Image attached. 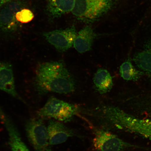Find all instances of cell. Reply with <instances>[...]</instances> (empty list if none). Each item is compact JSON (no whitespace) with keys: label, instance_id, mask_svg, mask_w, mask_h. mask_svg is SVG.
<instances>
[{"label":"cell","instance_id":"1","mask_svg":"<svg viewBox=\"0 0 151 151\" xmlns=\"http://www.w3.org/2000/svg\"><path fill=\"white\" fill-rule=\"evenodd\" d=\"M35 87L40 95L50 92L67 94L74 91L75 83L63 61L47 62L37 68Z\"/></svg>","mask_w":151,"mask_h":151},{"label":"cell","instance_id":"2","mask_svg":"<svg viewBox=\"0 0 151 151\" xmlns=\"http://www.w3.org/2000/svg\"><path fill=\"white\" fill-rule=\"evenodd\" d=\"M116 1V0H76L73 14L78 20L92 23L106 14Z\"/></svg>","mask_w":151,"mask_h":151},{"label":"cell","instance_id":"3","mask_svg":"<svg viewBox=\"0 0 151 151\" xmlns=\"http://www.w3.org/2000/svg\"><path fill=\"white\" fill-rule=\"evenodd\" d=\"M80 111L78 107L53 97L49 99L42 108L37 112V118L44 120L53 118L59 121H71Z\"/></svg>","mask_w":151,"mask_h":151},{"label":"cell","instance_id":"4","mask_svg":"<svg viewBox=\"0 0 151 151\" xmlns=\"http://www.w3.org/2000/svg\"><path fill=\"white\" fill-rule=\"evenodd\" d=\"M25 129L28 140L35 151H52L47 129L42 119H30L26 122Z\"/></svg>","mask_w":151,"mask_h":151},{"label":"cell","instance_id":"5","mask_svg":"<svg viewBox=\"0 0 151 151\" xmlns=\"http://www.w3.org/2000/svg\"><path fill=\"white\" fill-rule=\"evenodd\" d=\"M93 142L97 151H122L127 148L137 147L103 129L96 131Z\"/></svg>","mask_w":151,"mask_h":151},{"label":"cell","instance_id":"6","mask_svg":"<svg viewBox=\"0 0 151 151\" xmlns=\"http://www.w3.org/2000/svg\"><path fill=\"white\" fill-rule=\"evenodd\" d=\"M77 35L74 26L65 29L54 30L43 33V37L58 52H65L73 46Z\"/></svg>","mask_w":151,"mask_h":151},{"label":"cell","instance_id":"7","mask_svg":"<svg viewBox=\"0 0 151 151\" xmlns=\"http://www.w3.org/2000/svg\"><path fill=\"white\" fill-rule=\"evenodd\" d=\"M23 5L22 1H14L9 3L2 9L0 12V29L6 32H11L17 29L19 22L16 14Z\"/></svg>","mask_w":151,"mask_h":151},{"label":"cell","instance_id":"8","mask_svg":"<svg viewBox=\"0 0 151 151\" xmlns=\"http://www.w3.org/2000/svg\"><path fill=\"white\" fill-rule=\"evenodd\" d=\"M47 129L50 145L61 144L65 142L69 137H79L73 130L61 122L52 120L49 121Z\"/></svg>","mask_w":151,"mask_h":151},{"label":"cell","instance_id":"9","mask_svg":"<svg viewBox=\"0 0 151 151\" xmlns=\"http://www.w3.org/2000/svg\"><path fill=\"white\" fill-rule=\"evenodd\" d=\"M0 120L5 126L9 136V144L12 151H29L22 141L19 133L13 121L0 108Z\"/></svg>","mask_w":151,"mask_h":151},{"label":"cell","instance_id":"10","mask_svg":"<svg viewBox=\"0 0 151 151\" xmlns=\"http://www.w3.org/2000/svg\"><path fill=\"white\" fill-rule=\"evenodd\" d=\"M0 90L17 99L23 101L17 92L14 72L11 64L0 61Z\"/></svg>","mask_w":151,"mask_h":151},{"label":"cell","instance_id":"11","mask_svg":"<svg viewBox=\"0 0 151 151\" xmlns=\"http://www.w3.org/2000/svg\"><path fill=\"white\" fill-rule=\"evenodd\" d=\"M98 35L90 26L82 28L77 34L73 46L80 53L89 51L92 48L94 40Z\"/></svg>","mask_w":151,"mask_h":151},{"label":"cell","instance_id":"12","mask_svg":"<svg viewBox=\"0 0 151 151\" xmlns=\"http://www.w3.org/2000/svg\"><path fill=\"white\" fill-rule=\"evenodd\" d=\"M76 0H47L46 10L52 19L58 18L72 11Z\"/></svg>","mask_w":151,"mask_h":151},{"label":"cell","instance_id":"13","mask_svg":"<svg viewBox=\"0 0 151 151\" xmlns=\"http://www.w3.org/2000/svg\"><path fill=\"white\" fill-rule=\"evenodd\" d=\"M93 82L96 90L101 94L109 92L113 86L112 76L108 70L104 68L97 70L94 75Z\"/></svg>","mask_w":151,"mask_h":151},{"label":"cell","instance_id":"14","mask_svg":"<svg viewBox=\"0 0 151 151\" xmlns=\"http://www.w3.org/2000/svg\"><path fill=\"white\" fill-rule=\"evenodd\" d=\"M133 60L139 69L151 77V40L146 43L143 50L135 54Z\"/></svg>","mask_w":151,"mask_h":151},{"label":"cell","instance_id":"15","mask_svg":"<svg viewBox=\"0 0 151 151\" xmlns=\"http://www.w3.org/2000/svg\"><path fill=\"white\" fill-rule=\"evenodd\" d=\"M121 76L124 80L135 81L140 78L142 73L135 68L129 60L124 62L120 68Z\"/></svg>","mask_w":151,"mask_h":151},{"label":"cell","instance_id":"16","mask_svg":"<svg viewBox=\"0 0 151 151\" xmlns=\"http://www.w3.org/2000/svg\"><path fill=\"white\" fill-rule=\"evenodd\" d=\"M16 18L18 22L27 23L31 22L34 18L33 13L30 9H22L17 12Z\"/></svg>","mask_w":151,"mask_h":151},{"label":"cell","instance_id":"17","mask_svg":"<svg viewBox=\"0 0 151 151\" xmlns=\"http://www.w3.org/2000/svg\"><path fill=\"white\" fill-rule=\"evenodd\" d=\"M10 0H0V6L7 2H9Z\"/></svg>","mask_w":151,"mask_h":151}]
</instances>
